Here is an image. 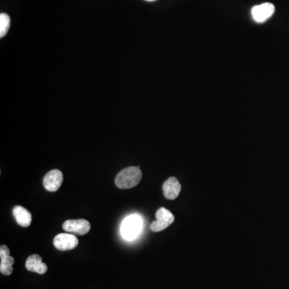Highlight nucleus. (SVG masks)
<instances>
[{"instance_id":"obj_13","label":"nucleus","mask_w":289,"mask_h":289,"mask_svg":"<svg viewBox=\"0 0 289 289\" xmlns=\"http://www.w3.org/2000/svg\"><path fill=\"white\" fill-rule=\"evenodd\" d=\"M144 1H148V2H154V1H156V0H144Z\"/></svg>"},{"instance_id":"obj_12","label":"nucleus","mask_w":289,"mask_h":289,"mask_svg":"<svg viewBox=\"0 0 289 289\" xmlns=\"http://www.w3.org/2000/svg\"><path fill=\"white\" fill-rule=\"evenodd\" d=\"M11 26V19L6 13L0 14V37L2 38L6 35Z\"/></svg>"},{"instance_id":"obj_9","label":"nucleus","mask_w":289,"mask_h":289,"mask_svg":"<svg viewBox=\"0 0 289 289\" xmlns=\"http://www.w3.org/2000/svg\"><path fill=\"white\" fill-rule=\"evenodd\" d=\"M182 187L178 180L175 177H171L163 183V194L167 199L175 200L179 195Z\"/></svg>"},{"instance_id":"obj_6","label":"nucleus","mask_w":289,"mask_h":289,"mask_svg":"<svg viewBox=\"0 0 289 289\" xmlns=\"http://www.w3.org/2000/svg\"><path fill=\"white\" fill-rule=\"evenodd\" d=\"M54 246L59 251H69L77 247L79 241L78 239L72 234H59L54 238Z\"/></svg>"},{"instance_id":"obj_3","label":"nucleus","mask_w":289,"mask_h":289,"mask_svg":"<svg viewBox=\"0 0 289 289\" xmlns=\"http://www.w3.org/2000/svg\"><path fill=\"white\" fill-rule=\"evenodd\" d=\"M155 216L156 221L153 222L150 225V230L154 232L163 231L175 221V216L166 208H159Z\"/></svg>"},{"instance_id":"obj_11","label":"nucleus","mask_w":289,"mask_h":289,"mask_svg":"<svg viewBox=\"0 0 289 289\" xmlns=\"http://www.w3.org/2000/svg\"><path fill=\"white\" fill-rule=\"evenodd\" d=\"M13 215L19 226L28 227L32 224V215L21 206H16L13 209Z\"/></svg>"},{"instance_id":"obj_10","label":"nucleus","mask_w":289,"mask_h":289,"mask_svg":"<svg viewBox=\"0 0 289 289\" xmlns=\"http://www.w3.org/2000/svg\"><path fill=\"white\" fill-rule=\"evenodd\" d=\"M26 268L30 272L45 274L47 273L48 266L42 262V258L37 254L32 255L26 261Z\"/></svg>"},{"instance_id":"obj_4","label":"nucleus","mask_w":289,"mask_h":289,"mask_svg":"<svg viewBox=\"0 0 289 289\" xmlns=\"http://www.w3.org/2000/svg\"><path fill=\"white\" fill-rule=\"evenodd\" d=\"M63 229L68 233L84 236L91 229V224L85 219H69L64 222Z\"/></svg>"},{"instance_id":"obj_2","label":"nucleus","mask_w":289,"mask_h":289,"mask_svg":"<svg viewBox=\"0 0 289 289\" xmlns=\"http://www.w3.org/2000/svg\"><path fill=\"white\" fill-rule=\"evenodd\" d=\"M143 228V220L138 215L127 217L121 224V236L126 241H132L139 235Z\"/></svg>"},{"instance_id":"obj_8","label":"nucleus","mask_w":289,"mask_h":289,"mask_svg":"<svg viewBox=\"0 0 289 289\" xmlns=\"http://www.w3.org/2000/svg\"><path fill=\"white\" fill-rule=\"evenodd\" d=\"M0 272L2 275H11L13 273L12 265L14 264L15 259L10 256V249L6 245H1L0 247Z\"/></svg>"},{"instance_id":"obj_1","label":"nucleus","mask_w":289,"mask_h":289,"mask_svg":"<svg viewBox=\"0 0 289 289\" xmlns=\"http://www.w3.org/2000/svg\"><path fill=\"white\" fill-rule=\"evenodd\" d=\"M143 177V172L139 167L129 166L117 174L115 184L119 189H130L139 184Z\"/></svg>"},{"instance_id":"obj_5","label":"nucleus","mask_w":289,"mask_h":289,"mask_svg":"<svg viewBox=\"0 0 289 289\" xmlns=\"http://www.w3.org/2000/svg\"><path fill=\"white\" fill-rule=\"evenodd\" d=\"M275 12V6L270 2L255 6L252 9V16L255 21L261 24L273 16Z\"/></svg>"},{"instance_id":"obj_7","label":"nucleus","mask_w":289,"mask_h":289,"mask_svg":"<svg viewBox=\"0 0 289 289\" xmlns=\"http://www.w3.org/2000/svg\"><path fill=\"white\" fill-rule=\"evenodd\" d=\"M63 173L61 170H52L44 177V187L50 192H56L60 189L63 182Z\"/></svg>"}]
</instances>
